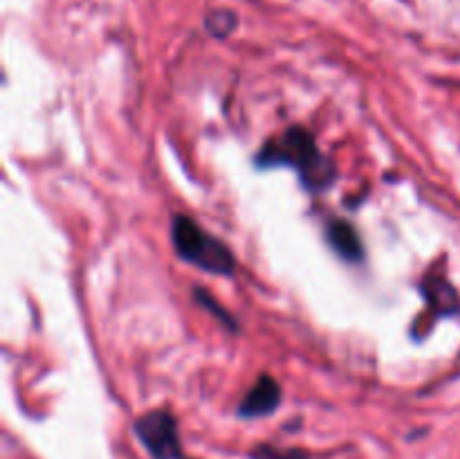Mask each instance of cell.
<instances>
[{
  "mask_svg": "<svg viewBox=\"0 0 460 459\" xmlns=\"http://www.w3.org/2000/svg\"><path fill=\"white\" fill-rule=\"evenodd\" d=\"M171 241H173L175 255L187 264L214 274H232L236 268L232 250L220 238L202 230L191 216L178 214L171 223Z\"/></svg>",
  "mask_w": 460,
  "mask_h": 459,
  "instance_id": "obj_2",
  "label": "cell"
},
{
  "mask_svg": "<svg viewBox=\"0 0 460 459\" xmlns=\"http://www.w3.org/2000/svg\"><path fill=\"white\" fill-rule=\"evenodd\" d=\"M281 403V387L272 376H261L259 381L252 385V390L243 396L241 405H238V414L243 418H259L268 417Z\"/></svg>",
  "mask_w": 460,
  "mask_h": 459,
  "instance_id": "obj_4",
  "label": "cell"
},
{
  "mask_svg": "<svg viewBox=\"0 0 460 459\" xmlns=\"http://www.w3.org/2000/svg\"><path fill=\"white\" fill-rule=\"evenodd\" d=\"M326 241L337 255L349 264H359L364 259V243L359 238L358 230L349 220L332 219L326 225Z\"/></svg>",
  "mask_w": 460,
  "mask_h": 459,
  "instance_id": "obj_5",
  "label": "cell"
},
{
  "mask_svg": "<svg viewBox=\"0 0 460 459\" xmlns=\"http://www.w3.org/2000/svg\"><path fill=\"white\" fill-rule=\"evenodd\" d=\"M259 166H290L299 174L308 192H323L337 178V169L314 142L313 133L301 126H292L279 138L268 140L256 153Z\"/></svg>",
  "mask_w": 460,
  "mask_h": 459,
  "instance_id": "obj_1",
  "label": "cell"
},
{
  "mask_svg": "<svg viewBox=\"0 0 460 459\" xmlns=\"http://www.w3.org/2000/svg\"><path fill=\"white\" fill-rule=\"evenodd\" d=\"M196 300L200 302V304L205 306L207 310H211V313H214V315H218V318H220V322H225V324H227L229 328H236V322H234V320H232V315H229V313H225V310L220 309L218 304H216V300H214V297L209 295V292H207V291H196Z\"/></svg>",
  "mask_w": 460,
  "mask_h": 459,
  "instance_id": "obj_9",
  "label": "cell"
},
{
  "mask_svg": "<svg viewBox=\"0 0 460 459\" xmlns=\"http://www.w3.org/2000/svg\"><path fill=\"white\" fill-rule=\"evenodd\" d=\"M236 27V16L232 12H214L207 18V30L214 36H227Z\"/></svg>",
  "mask_w": 460,
  "mask_h": 459,
  "instance_id": "obj_8",
  "label": "cell"
},
{
  "mask_svg": "<svg viewBox=\"0 0 460 459\" xmlns=\"http://www.w3.org/2000/svg\"><path fill=\"white\" fill-rule=\"evenodd\" d=\"M422 292H425L427 304L434 310V315L460 313V297L456 288L440 274H427L425 284H422Z\"/></svg>",
  "mask_w": 460,
  "mask_h": 459,
  "instance_id": "obj_6",
  "label": "cell"
},
{
  "mask_svg": "<svg viewBox=\"0 0 460 459\" xmlns=\"http://www.w3.org/2000/svg\"><path fill=\"white\" fill-rule=\"evenodd\" d=\"M135 435L153 459H182L175 417L166 410H153L135 421Z\"/></svg>",
  "mask_w": 460,
  "mask_h": 459,
  "instance_id": "obj_3",
  "label": "cell"
},
{
  "mask_svg": "<svg viewBox=\"0 0 460 459\" xmlns=\"http://www.w3.org/2000/svg\"><path fill=\"white\" fill-rule=\"evenodd\" d=\"M252 459H308V454L299 448H274V446H259L252 453Z\"/></svg>",
  "mask_w": 460,
  "mask_h": 459,
  "instance_id": "obj_7",
  "label": "cell"
}]
</instances>
